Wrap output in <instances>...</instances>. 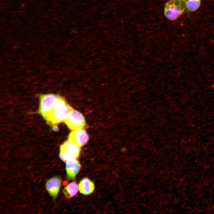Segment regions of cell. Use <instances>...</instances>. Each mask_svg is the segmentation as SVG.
Segmentation results:
<instances>
[{
  "label": "cell",
  "instance_id": "6da1fadb",
  "mask_svg": "<svg viewBox=\"0 0 214 214\" xmlns=\"http://www.w3.org/2000/svg\"><path fill=\"white\" fill-rule=\"evenodd\" d=\"M73 109L64 98L60 96L56 106L45 119L53 126L55 125L64 122L68 114Z\"/></svg>",
  "mask_w": 214,
  "mask_h": 214
},
{
  "label": "cell",
  "instance_id": "7a4b0ae2",
  "mask_svg": "<svg viewBox=\"0 0 214 214\" xmlns=\"http://www.w3.org/2000/svg\"><path fill=\"white\" fill-rule=\"evenodd\" d=\"M186 7L184 2L182 1L169 0L164 7V15L169 20L175 21L184 13Z\"/></svg>",
  "mask_w": 214,
  "mask_h": 214
},
{
  "label": "cell",
  "instance_id": "3957f363",
  "mask_svg": "<svg viewBox=\"0 0 214 214\" xmlns=\"http://www.w3.org/2000/svg\"><path fill=\"white\" fill-rule=\"evenodd\" d=\"M80 151V147L68 139L60 146L59 156L62 161L66 163L70 160L77 159Z\"/></svg>",
  "mask_w": 214,
  "mask_h": 214
},
{
  "label": "cell",
  "instance_id": "277c9868",
  "mask_svg": "<svg viewBox=\"0 0 214 214\" xmlns=\"http://www.w3.org/2000/svg\"><path fill=\"white\" fill-rule=\"evenodd\" d=\"M60 96L53 94L40 96L39 112L45 119L56 106Z\"/></svg>",
  "mask_w": 214,
  "mask_h": 214
},
{
  "label": "cell",
  "instance_id": "5b68a950",
  "mask_svg": "<svg viewBox=\"0 0 214 214\" xmlns=\"http://www.w3.org/2000/svg\"><path fill=\"white\" fill-rule=\"evenodd\" d=\"M64 122L72 130L84 128L86 125L84 117L78 111L72 109L68 114Z\"/></svg>",
  "mask_w": 214,
  "mask_h": 214
},
{
  "label": "cell",
  "instance_id": "8992f818",
  "mask_svg": "<svg viewBox=\"0 0 214 214\" xmlns=\"http://www.w3.org/2000/svg\"><path fill=\"white\" fill-rule=\"evenodd\" d=\"M68 139L81 147L87 142L89 137L83 128L73 130L69 134Z\"/></svg>",
  "mask_w": 214,
  "mask_h": 214
},
{
  "label": "cell",
  "instance_id": "52a82bcc",
  "mask_svg": "<svg viewBox=\"0 0 214 214\" xmlns=\"http://www.w3.org/2000/svg\"><path fill=\"white\" fill-rule=\"evenodd\" d=\"M81 167L80 162L77 159L66 162L65 169L67 179L70 180L74 178L79 172Z\"/></svg>",
  "mask_w": 214,
  "mask_h": 214
},
{
  "label": "cell",
  "instance_id": "ba28073f",
  "mask_svg": "<svg viewBox=\"0 0 214 214\" xmlns=\"http://www.w3.org/2000/svg\"><path fill=\"white\" fill-rule=\"evenodd\" d=\"M61 183V179L58 177H54L48 180L46 184V188L49 194L54 199L57 197Z\"/></svg>",
  "mask_w": 214,
  "mask_h": 214
},
{
  "label": "cell",
  "instance_id": "9c48e42d",
  "mask_svg": "<svg viewBox=\"0 0 214 214\" xmlns=\"http://www.w3.org/2000/svg\"><path fill=\"white\" fill-rule=\"evenodd\" d=\"M78 190L80 193L85 195H88L93 193L95 189L93 182L88 178L82 179L78 184Z\"/></svg>",
  "mask_w": 214,
  "mask_h": 214
},
{
  "label": "cell",
  "instance_id": "30bf717a",
  "mask_svg": "<svg viewBox=\"0 0 214 214\" xmlns=\"http://www.w3.org/2000/svg\"><path fill=\"white\" fill-rule=\"evenodd\" d=\"M78 190V185L75 181H73L67 185L63 189L62 192L67 198L70 199L75 195Z\"/></svg>",
  "mask_w": 214,
  "mask_h": 214
},
{
  "label": "cell",
  "instance_id": "8fae6325",
  "mask_svg": "<svg viewBox=\"0 0 214 214\" xmlns=\"http://www.w3.org/2000/svg\"><path fill=\"white\" fill-rule=\"evenodd\" d=\"M187 9L190 12H194L199 7L201 0H185L184 2Z\"/></svg>",
  "mask_w": 214,
  "mask_h": 214
},
{
  "label": "cell",
  "instance_id": "7c38bea8",
  "mask_svg": "<svg viewBox=\"0 0 214 214\" xmlns=\"http://www.w3.org/2000/svg\"><path fill=\"white\" fill-rule=\"evenodd\" d=\"M180 0V1H182L183 2H184V1H185V0Z\"/></svg>",
  "mask_w": 214,
  "mask_h": 214
}]
</instances>
